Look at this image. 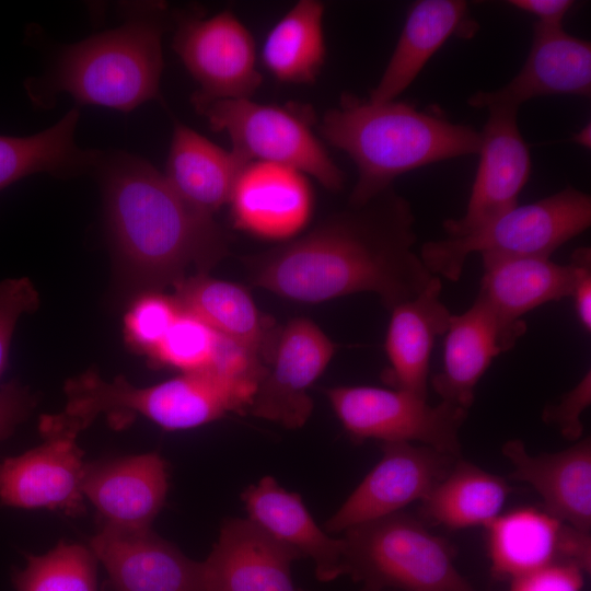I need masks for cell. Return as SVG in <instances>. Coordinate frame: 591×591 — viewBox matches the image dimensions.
I'll return each instance as SVG.
<instances>
[{"instance_id":"1","label":"cell","mask_w":591,"mask_h":591,"mask_svg":"<svg viewBox=\"0 0 591 591\" xmlns=\"http://www.w3.org/2000/svg\"><path fill=\"white\" fill-rule=\"evenodd\" d=\"M410 202L387 188L367 204L327 216L306 234L243 258L251 282L303 303L370 292L387 311L434 277L414 248Z\"/></svg>"},{"instance_id":"2","label":"cell","mask_w":591,"mask_h":591,"mask_svg":"<svg viewBox=\"0 0 591 591\" xmlns=\"http://www.w3.org/2000/svg\"><path fill=\"white\" fill-rule=\"evenodd\" d=\"M95 171L119 263L134 286L160 291L190 268L207 274L228 255V235L213 216L186 202L144 159L102 152Z\"/></svg>"},{"instance_id":"3","label":"cell","mask_w":591,"mask_h":591,"mask_svg":"<svg viewBox=\"0 0 591 591\" xmlns=\"http://www.w3.org/2000/svg\"><path fill=\"white\" fill-rule=\"evenodd\" d=\"M322 137L354 161L357 182L348 204L359 207L392 187L398 176L421 166L478 154L480 132L454 124L437 111L401 101L371 103L341 95L318 128Z\"/></svg>"},{"instance_id":"4","label":"cell","mask_w":591,"mask_h":591,"mask_svg":"<svg viewBox=\"0 0 591 591\" xmlns=\"http://www.w3.org/2000/svg\"><path fill=\"white\" fill-rule=\"evenodd\" d=\"M128 8L119 26L66 46L48 73L28 78L24 86L32 102L47 107L65 92L82 104L128 113L160 99L166 5L144 2Z\"/></svg>"},{"instance_id":"5","label":"cell","mask_w":591,"mask_h":591,"mask_svg":"<svg viewBox=\"0 0 591 591\" xmlns=\"http://www.w3.org/2000/svg\"><path fill=\"white\" fill-rule=\"evenodd\" d=\"M345 576L361 591H475L453 561L449 543L407 513L344 532Z\"/></svg>"},{"instance_id":"6","label":"cell","mask_w":591,"mask_h":591,"mask_svg":"<svg viewBox=\"0 0 591 591\" xmlns=\"http://www.w3.org/2000/svg\"><path fill=\"white\" fill-rule=\"evenodd\" d=\"M590 225V195L569 185L534 202L517 205L465 235L428 241L419 255L433 276L455 282L473 253L551 257Z\"/></svg>"},{"instance_id":"7","label":"cell","mask_w":591,"mask_h":591,"mask_svg":"<svg viewBox=\"0 0 591 591\" xmlns=\"http://www.w3.org/2000/svg\"><path fill=\"white\" fill-rule=\"evenodd\" d=\"M192 103L212 130L228 134L231 150L246 162L287 165L331 192L344 188V173L314 135L309 109L260 104L251 99L192 96Z\"/></svg>"},{"instance_id":"8","label":"cell","mask_w":591,"mask_h":591,"mask_svg":"<svg viewBox=\"0 0 591 591\" xmlns=\"http://www.w3.org/2000/svg\"><path fill=\"white\" fill-rule=\"evenodd\" d=\"M326 395L349 437L409 442L462 457L460 429L468 410L441 401L430 405L414 393L375 386H336Z\"/></svg>"},{"instance_id":"9","label":"cell","mask_w":591,"mask_h":591,"mask_svg":"<svg viewBox=\"0 0 591 591\" xmlns=\"http://www.w3.org/2000/svg\"><path fill=\"white\" fill-rule=\"evenodd\" d=\"M173 20V48L199 84L194 97L250 99L259 88L254 38L233 12L177 11Z\"/></svg>"},{"instance_id":"10","label":"cell","mask_w":591,"mask_h":591,"mask_svg":"<svg viewBox=\"0 0 591 591\" xmlns=\"http://www.w3.org/2000/svg\"><path fill=\"white\" fill-rule=\"evenodd\" d=\"M382 457L326 521L328 533L401 512L424 500L460 457L409 442H383Z\"/></svg>"},{"instance_id":"11","label":"cell","mask_w":591,"mask_h":591,"mask_svg":"<svg viewBox=\"0 0 591 591\" xmlns=\"http://www.w3.org/2000/svg\"><path fill=\"white\" fill-rule=\"evenodd\" d=\"M336 346L308 318H294L276 332L250 413L286 428H301L313 410L309 389L323 373Z\"/></svg>"},{"instance_id":"12","label":"cell","mask_w":591,"mask_h":591,"mask_svg":"<svg viewBox=\"0 0 591 591\" xmlns=\"http://www.w3.org/2000/svg\"><path fill=\"white\" fill-rule=\"evenodd\" d=\"M44 442L0 462V501L21 509H48L76 517L83 512L85 463L78 433L40 421Z\"/></svg>"},{"instance_id":"13","label":"cell","mask_w":591,"mask_h":591,"mask_svg":"<svg viewBox=\"0 0 591 591\" xmlns=\"http://www.w3.org/2000/svg\"><path fill=\"white\" fill-rule=\"evenodd\" d=\"M480 132L479 163L466 210L447 219L448 236L465 235L518 205L531 173V157L518 125L519 108L491 105Z\"/></svg>"},{"instance_id":"14","label":"cell","mask_w":591,"mask_h":591,"mask_svg":"<svg viewBox=\"0 0 591 591\" xmlns=\"http://www.w3.org/2000/svg\"><path fill=\"white\" fill-rule=\"evenodd\" d=\"M90 548L106 571L103 591H206L201 561L151 529H103Z\"/></svg>"},{"instance_id":"15","label":"cell","mask_w":591,"mask_h":591,"mask_svg":"<svg viewBox=\"0 0 591 591\" xmlns=\"http://www.w3.org/2000/svg\"><path fill=\"white\" fill-rule=\"evenodd\" d=\"M591 94V44L563 26L536 22L528 58L519 73L495 91H478L467 99L474 108L491 105L519 108L531 99L546 95Z\"/></svg>"},{"instance_id":"16","label":"cell","mask_w":591,"mask_h":591,"mask_svg":"<svg viewBox=\"0 0 591 591\" xmlns=\"http://www.w3.org/2000/svg\"><path fill=\"white\" fill-rule=\"evenodd\" d=\"M82 493L103 529H151L167 493V466L155 452L85 464Z\"/></svg>"},{"instance_id":"17","label":"cell","mask_w":591,"mask_h":591,"mask_svg":"<svg viewBox=\"0 0 591 591\" xmlns=\"http://www.w3.org/2000/svg\"><path fill=\"white\" fill-rule=\"evenodd\" d=\"M301 559L253 521L227 519L201 561L206 591H306L297 587L291 564Z\"/></svg>"},{"instance_id":"18","label":"cell","mask_w":591,"mask_h":591,"mask_svg":"<svg viewBox=\"0 0 591 591\" xmlns=\"http://www.w3.org/2000/svg\"><path fill=\"white\" fill-rule=\"evenodd\" d=\"M229 202L237 228L283 240L308 222L313 196L305 174L287 165L255 161L242 170Z\"/></svg>"},{"instance_id":"19","label":"cell","mask_w":591,"mask_h":591,"mask_svg":"<svg viewBox=\"0 0 591 591\" xmlns=\"http://www.w3.org/2000/svg\"><path fill=\"white\" fill-rule=\"evenodd\" d=\"M502 454L510 461L509 478L530 485L542 498L544 510L559 521L590 533L591 439L553 453L532 455L519 439L507 441Z\"/></svg>"},{"instance_id":"20","label":"cell","mask_w":591,"mask_h":591,"mask_svg":"<svg viewBox=\"0 0 591 591\" xmlns=\"http://www.w3.org/2000/svg\"><path fill=\"white\" fill-rule=\"evenodd\" d=\"M519 338L477 296L466 311L451 315L444 334L443 368L431 379L433 391L441 401L468 410L476 385L493 360L513 348Z\"/></svg>"},{"instance_id":"21","label":"cell","mask_w":591,"mask_h":591,"mask_svg":"<svg viewBox=\"0 0 591 591\" xmlns=\"http://www.w3.org/2000/svg\"><path fill=\"white\" fill-rule=\"evenodd\" d=\"M248 519L301 559L310 558L320 581L345 576V545L333 538L314 521L302 498L282 488L274 477L265 476L241 495Z\"/></svg>"},{"instance_id":"22","label":"cell","mask_w":591,"mask_h":591,"mask_svg":"<svg viewBox=\"0 0 591 591\" xmlns=\"http://www.w3.org/2000/svg\"><path fill=\"white\" fill-rule=\"evenodd\" d=\"M483 276L477 293L501 324L521 337L522 316L548 302L570 297L571 269L551 257L482 256Z\"/></svg>"},{"instance_id":"23","label":"cell","mask_w":591,"mask_h":591,"mask_svg":"<svg viewBox=\"0 0 591 591\" xmlns=\"http://www.w3.org/2000/svg\"><path fill=\"white\" fill-rule=\"evenodd\" d=\"M441 290V278L434 276L417 296L390 311L384 345L390 367L383 379L393 389L427 398L434 340L445 334L452 315Z\"/></svg>"},{"instance_id":"24","label":"cell","mask_w":591,"mask_h":591,"mask_svg":"<svg viewBox=\"0 0 591 591\" xmlns=\"http://www.w3.org/2000/svg\"><path fill=\"white\" fill-rule=\"evenodd\" d=\"M473 24L468 20V7L465 1L415 2L407 13L383 74L367 100L376 104L396 100L452 35L473 34Z\"/></svg>"},{"instance_id":"25","label":"cell","mask_w":591,"mask_h":591,"mask_svg":"<svg viewBox=\"0 0 591 591\" xmlns=\"http://www.w3.org/2000/svg\"><path fill=\"white\" fill-rule=\"evenodd\" d=\"M248 164L186 125L175 121L164 176L190 206L213 216L229 202L235 182Z\"/></svg>"},{"instance_id":"26","label":"cell","mask_w":591,"mask_h":591,"mask_svg":"<svg viewBox=\"0 0 591 591\" xmlns=\"http://www.w3.org/2000/svg\"><path fill=\"white\" fill-rule=\"evenodd\" d=\"M179 308L196 315L218 334L267 357L275 337L268 321L259 314L241 286L207 274L187 276L173 286Z\"/></svg>"},{"instance_id":"27","label":"cell","mask_w":591,"mask_h":591,"mask_svg":"<svg viewBox=\"0 0 591 591\" xmlns=\"http://www.w3.org/2000/svg\"><path fill=\"white\" fill-rule=\"evenodd\" d=\"M565 523L532 507L499 514L487 526V552L493 575L514 579L560 561Z\"/></svg>"},{"instance_id":"28","label":"cell","mask_w":591,"mask_h":591,"mask_svg":"<svg viewBox=\"0 0 591 591\" xmlns=\"http://www.w3.org/2000/svg\"><path fill=\"white\" fill-rule=\"evenodd\" d=\"M78 108L54 126L26 137L0 135V192L35 173L69 177L95 171L102 152L74 141Z\"/></svg>"},{"instance_id":"29","label":"cell","mask_w":591,"mask_h":591,"mask_svg":"<svg viewBox=\"0 0 591 591\" xmlns=\"http://www.w3.org/2000/svg\"><path fill=\"white\" fill-rule=\"evenodd\" d=\"M510 490L505 478L460 457L420 501L419 513L426 522L452 530L486 528L500 514Z\"/></svg>"},{"instance_id":"30","label":"cell","mask_w":591,"mask_h":591,"mask_svg":"<svg viewBox=\"0 0 591 591\" xmlns=\"http://www.w3.org/2000/svg\"><path fill=\"white\" fill-rule=\"evenodd\" d=\"M324 4L297 2L268 32L262 50L266 69L279 81L313 83L324 66Z\"/></svg>"},{"instance_id":"31","label":"cell","mask_w":591,"mask_h":591,"mask_svg":"<svg viewBox=\"0 0 591 591\" xmlns=\"http://www.w3.org/2000/svg\"><path fill=\"white\" fill-rule=\"evenodd\" d=\"M96 561L91 548L61 541L43 555H27L11 580L15 591H99Z\"/></svg>"},{"instance_id":"32","label":"cell","mask_w":591,"mask_h":591,"mask_svg":"<svg viewBox=\"0 0 591 591\" xmlns=\"http://www.w3.org/2000/svg\"><path fill=\"white\" fill-rule=\"evenodd\" d=\"M218 333L196 315L181 309L163 340L150 357L161 367L182 373L205 369L213 355Z\"/></svg>"},{"instance_id":"33","label":"cell","mask_w":591,"mask_h":591,"mask_svg":"<svg viewBox=\"0 0 591 591\" xmlns=\"http://www.w3.org/2000/svg\"><path fill=\"white\" fill-rule=\"evenodd\" d=\"M181 308L174 297L160 291L140 296L125 316V337L137 351L149 358L159 347Z\"/></svg>"},{"instance_id":"34","label":"cell","mask_w":591,"mask_h":591,"mask_svg":"<svg viewBox=\"0 0 591 591\" xmlns=\"http://www.w3.org/2000/svg\"><path fill=\"white\" fill-rule=\"evenodd\" d=\"M38 304V292L28 278H8L0 281V379L8 364L18 321L23 314L34 312Z\"/></svg>"},{"instance_id":"35","label":"cell","mask_w":591,"mask_h":591,"mask_svg":"<svg viewBox=\"0 0 591 591\" xmlns=\"http://www.w3.org/2000/svg\"><path fill=\"white\" fill-rule=\"evenodd\" d=\"M591 404V372L588 370L580 381L556 404L545 406L542 413L544 422L556 427L561 436L578 441L583 432L582 413Z\"/></svg>"},{"instance_id":"36","label":"cell","mask_w":591,"mask_h":591,"mask_svg":"<svg viewBox=\"0 0 591 591\" xmlns=\"http://www.w3.org/2000/svg\"><path fill=\"white\" fill-rule=\"evenodd\" d=\"M584 573L575 564L555 561L512 579L509 591H582Z\"/></svg>"},{"instance_id":"37","label":"cell","mask_w":591,"mask_h":591,"mask_svg":"<svg viewBox=\"0 0 591 591\" xmlns=\"http://www.w3.org/2000/svg\"><path fill=\"white\" fill-rule=\"evenodd\" d=\"M571 269L570 298L580 325L588 333L591 331V250L579 247L569 259Z\"/></svg>"},{"instance_id":"38","label":"cell","mask_w":591,"mask_h":591,"mask_svg":"<svg viewBox=\"0 0 591 591\" xmlns=\"http://www.w3.org/2000/svg\"><path fill=\"white\" fill-rule=\"evenodd\" d=\"M35 404L27 387L11 381L0 386V442L26 419Z\"/></svg>"},{"instance_id":"39","label":"cell","mask_w":591,"mask_h":591,"mask_svg":"<svg viewBox=\"0 0 591 591\" xmlns=\"http://www.w3.org/2000/svg\"><path fill=\"white\" fill-rule=\"evenodd\" d=\"M508 3L535 15L541 24L563 26V20L575 2L571 0H510Z\"/></svg>"},{"instance_id":"40","label":"cell","mask_w":591,"mask_h":591,"mask_svg":"<svg viewBox=\"0 0 591 591\" xmlns=\"http://www.w3.org/2000/svg\"><path fill=\"white\" fill-rule=\"evenodd\" d=\"M571 141L578 146L590 149L591 147V125L588 123L579 131L575 132Z\"/></svg>"}]
</instances>
